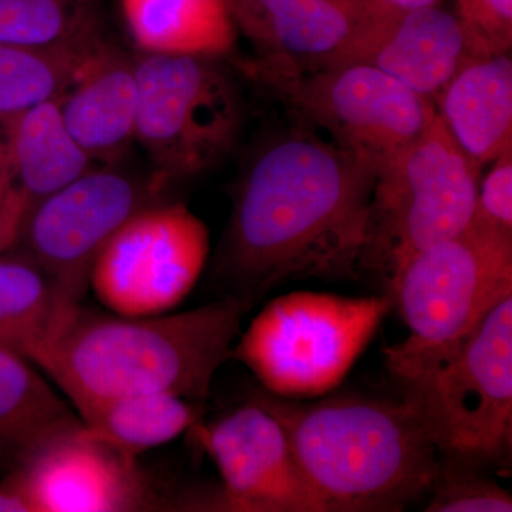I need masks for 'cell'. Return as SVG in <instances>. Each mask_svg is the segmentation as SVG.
<instances>
[{
	"label": "cell",
	"mask_w": 512,
	"mask_h": 512,
	"mask_svg": "<svg viewBox=\"0 0 512 512\" xmlns=\"http://www.w3.org/2000/svg\"><path fill=\"white\" fill-rule=\"evenodd\" d=\"M64 126L93 163H114L136 141L138 87L133 56L107 42L94 47L59 99Z\"/></svg>",
	"instance_id": "obj_15"
},
{
	"label": "cell",
	"mask_w": 512,
	"mask_h": 512,
	"mask_svg": "<svg viewBox=\"0 0 512 512\" xmlns=\"http://www.w3.org/2000/svg\"><path fill=\"white\" fill-rule=\"evenodd\" d=\"M377 171L298 124L245 165L217 271L231 295L259 299L299 278L348 279L363 268Z\"/></svg>",
	"instance_id": "obj_1"
},
{
	"label": "cell",
	"mask_w": 512,
	"mask_h": 512,
	"mask_svg": "<svg viewBox=\"0 0 512 512\" xmlns=\"http://www.w3.org/2000/svg\"><path fill=\"white\" fill-rule=\"evenodd\" d=\"M326 512L402 511L430 493L439 448L406 402L332 396L295 402L258 390Z\"/></svg>",
	"instance_id": "obj_3"
},
{
	"label": "cell",
	"mask_w": 512,
	"mask_h": 512,
	"mask_svg": "<svg viewBox=\"0 0 512 512\" xmlns=\"http://www.w3.org/2000/svg\"><path fill=\"white\" fill-rule=\"evenodd\" d=\"M440 3L441 0H369L359 30L402 18L407 13L416 12V10L440 6Z\"/></svg>",
	"instance_id": "obj_29"
},
{
	"label": "cell",
	"mask_w": 512,
	"mask_h": 512,
	"mask_svg": "<svg viewBox=\"0 0 512 512\" xmlns=\"http://www.w3.org/2000/svg\"><path fill=\"white\" fill-rule=\"evenodd\" d=\"M430 493L431 500L426 508L429 512L512 511V497L507 490L461 466L460 461L456 466H440Z\"/></svg>",
	"instance_id": "obj_25"
},
{
	"label": "cell",
	"mask_w": 512,
	"mask_h": 512,
	"mask_svg": "<svg viewBox=\"0 0 512 512\" xmlns=\"http://www.w3.org/2000/svg\"><path fill=\"white\" fill-rule=\"evenodd\" d=\"M256 302L229 295L191 311L138 318L73 303L30 362L72 407L143 393H170L204 404Z\"/></svg>",
	"instance_id": "obj_2"
},
{
	"label": "cell",
	"mask_w": 512,
	"mask_h": 512,
	"mask_svg": "<svg viewBox=\"0 0 512 512\" xmlns=\"http://www.w3.org/2000/svg\"><path fill=\"white\" fill-rule=\"evenodd\" d=\"M167 185L156 173L138 178L116 168H92L29 208L15 247L64 299L80 303L94 262L111 238L137 212L163 201Z\"/></svg>",
	"instance_id": "obj_10"
},
{
	"label": "cell",
	"mask_w": 512,
	"mask_h": 512,
	"mask_svg": "<svg viewBox=\"0 0 512 512\" xmlns=\"http://www.w3.org/2000/svg\"><path fill=\"white\" fill-rule=\"evenodd\" d=\"M104 35L53 47L0 43V124L46 101L60 99Z\"/></svg>",
	"instance_id": "obj_23"
},
{
	"label": "cell",
	"mask_w": 512,
	"mask_h": 512,
	"mask_svg": "<svg viewBox=\"0 0 512 512\" xmlns=\"http://www.w3.org/2000/svg\"><path fill=\"white\" fill-rule=\"evenodd\" d=\"M369 0H239L235 25L258 56L284 57L305 66L335 60L349 46Z\"/></svg>",
	"instance_id": "obj_16"
},
{
	"label": "cell",
	"mask_w": 512,
	"mask_h": 512,
	"mask_svg": "<svg viewBox=\"0 0 512 512\" xmlns=\"http://www.w3.org/2000/svg\"><path fill=\"white\" fill-rule=\"evenodd\" d=\"M221 477V488L194 510L326 512L306 480L288 434L254 399L190 430Z\"/></svg>",
	"instance_id": "obj_12"
},
{
	"label": "cell",
	"mask_w": 512,
	"mask_h": 512,
	"mask_svg": "<svg viewBox=\"0 0 512 512\" xmlns=\"http://www.w3.org/2000/svg\"><path fill=\"white\" fill-rule=\"evenodd\" d=\"M210 231L181 202H157L130 218L94 262L90 288L127 318L174 311L197 285Z\"/></svg>",
	"instance_id": "obj_11"
},
{
	"label": "cell",
	"mask_w": 512,
	"mask_h": 512,
	"mask_svg": "<svg viewBox=\"0 0 512 512\" xmlns=\"http://www.w3.org/2000/svg\"><path fill=\"white\" fill-rule=\"evenodd\" d=\"M13 190L33 204L92 170L93 160L69 133L59 99L0 124Z\"/></svg>",
	"instance_id": "obj_19"
},
{
	"label": "cell",
	"mask_w": 512,
	"mask_h": 512,
	"mask_svg": "<svg viewBox=\"0 0 512 512\" xmlns=\"http://www.w3.org/2000/svg\"><path fill=\"white\" fill-rule=\"evenodd\" d=\"M0 512H32L25 495L8 478L0 484Z\"/></svg>",
	"instance_id": "obj_30"
},
{
	"label": "cell",
	"mask_w": 512,
	"mask_h": 512,
	"mask_svg": "<svg viewBox=\"0 0 512 512\" xmlns=\"http://www.w3.org/2000/svg\"><path fill=\"white\" fill-rule=\"evenodd\" d=\"M6 254L0 255V348L30 362L74 302L25 255Z\"/></svg>",
	"instance_id": "obj_22"
},
{
	"label": "cell",
	"mask_w": 512,
	"mask_h": 512,
	"mask_svg": "<svg viewBox=\"0 0 512 512\" xmlns=\"http://www.w3.org/2000/svg\"><path fill=\"white\" fill-rule=\"evenodd\" d=\"M474 56L476 50L457 16L433 6L360 29L349 46L326 64H370L434 104Z\"/></svg>",
	"instance_id": "obj_14"
},
{
	"label": "cell",
	"mask_w": 512,
	"mask_h": 512,
	"mask_svg": "<svg viewBox=\"0 0 512 512\" xmlns=\"http://www.w3.org/2000/svg\"><path fill=\"white\" fill-rule=\"evenodd\" d=\"M138 52L224 56L237 39L227 0H121Z\"/></svg>",
	"instance_id": "obj_20"
},
{
	"label": "cell",
	"mask_w": 512,
	"mask_h": 512,
	"mask_svg": "<svg viewBox=\"0 0 512 512\" xmlns=\"http://www.w3.org/2000/svg\"><path fill=\"white\" fill-rule=\"evenodd\" d=\"M241 69L284 104L299 124L376 168L412 146L436 117L433 101L366 63L305 66L256 56Z\"/></svg>",
	"instance_id": "obj_4"
},
{
	"label": "cell",
	"mask_w": 512,
	"mask_h": 512,
	"mask_svg": "<svg viewBox=\"0 0 512 512\" xmlns=\"http://www.w3.org/2000/svg\"><path fill=\"white\" fill-rule=\"evenodd\" d=\"M454 15L478 56L511 52L512 0H456Z\"/></svg>",
	"instance_id": "obj_26"
},
{
	"label": "cell",
	"mask_w": 512,
	"mask_h": 512,
	"mask_svg": "<svg viewBox=\"0 0 512 512\" xmlns=\"http://www.w3.org/2000/svg\"><path fill=\"white\" fill-rule=\"evenodd\" d=\"M404 402L440 453L498 466L512 444V295L456 349L403 377Z\"/></svg>",
	"instance_id": "obj_7"
},
{
	"label": "cell",
	"mask_w": 512,
	"mask_h": 512,
	"mask_svg": "<svg viewBox=\"0 0 512 512\" xmlns=\"http://www.w3.org/2000/svg\"><path fill=\"white\" fill-rule=\"evenodd\" d=\"M390 284L409 336L383 356L400 380L456 349L512 295V238L468 225L412 256Z\"/></svg>",
	"instance_id": "obj_5"
},
{
	"label": "cell",
	"mask_w": 512,
	"mask_h": 512,
	"mask_svg": "<svg viewBox=\"0 0 512 512\" xmlns=\"http://www.w3.org/2000/svg\"><path fill=\"white\" fill-rule=\"evenodd\" d=\"M444 127L468 160L483 171L512 148V62L474 56L434 100Z\"/></svg>",
	"instance_id": "obj_17"
},
{
	"label": "cell",
	"mask_w": 512,
	"mask_h": 512,
	"mask_svg": "<svg viewBox=\"0 0 512 512\" xmlns=\"http://www.w3.org/2000/svg\"><path fill=\"white\" fill-rule=\"evenodd\" d=\"M393 305L392 296H278L239 333L231 359L247 366L274 396H320L348 376Z\"/></svg>",
	"instance_id": "obj_6"
},
{
	"label": "cell",
	"mask_w": 512,
	"mask_h": 512,
	"mask_svg": "<svg viewBox=\"0 0 512 512\" xmlns=\"http://www.w3.org/2000/svg\"><path fill=\"white\" fill-rule=\"evenodd\" d=\"M32 512H120L163 508L136 458L86 427L59 434L6 476Z\"/></svg>",
	"instance_id": "obj_13"
},
{
	"label": "cell",
	"mask_w": 512,
	"mask_h": 512,
	"mask_svg": "<svg viewBox=\"0 0 512 512\" xmlns=\"http://www.w3.org/2000/svg\"><path fill=\"white\" fill-rule=\"evenodd\" d=\"M26 212L28 204L18 191L13 190L0 200V255L15 248Z\"/></svg>",
	"instance_id": "obj_28"
},
{
	"label": "cell",
	"mask_w": 512,
	"mask_h": 512,
	"mask_svg": "<svg viewBox=\"0 0 512 512\" xmlns=\"http://www.w3.org/2000/svg\"><path fill=\"white\" fill-rule=\"evenodd\" d=\"M82 424L32 362L0 348V473L8 476L47 441Z\"/></svg>",
	"instance_id": "obj_18"
},
{
	"label": "cell",
	"mask_w": 512,
	"mask_h": 512,
	"mask_svg": "<svg viewBox=\"0 0 512 512\" xmlns=\"http://www.w3.org/2000/svg\"><path fill=\"white\" fill-rule=\"evenodd\" d=\"M227 2H228L229 10H232V9H234V6L237 5L239 0H227Z\"/></svg>",
	"instance_id": "obj_32"
},
{
	"label": "cell",
	"mask_w": 512,
	"mask_h": 512,
	"mask_svg": "<svg viewBox=\"0 0 512 512\" xmlns=\"http://www.w3.org/2000/svg\"><path fill=\"white\" fill-rule=\"evenodd\" d=\"M201 407L175 394L143 393L87 400L73 409L92 436L137 460L200 423Z\"/></svg>",
	"instance_id": "obj_21"
},
{
	"label": "cell",
	"mask_w": 512,
	"mask_h": 512,
	"mask_svg": "<svg viewBox=\"0 0 512 512\" xmlns=\"http://www.w3.org/2000/svg\"><path fill=\"white\" fill-rule=\"evenodd\" d=\"M470 225L512 238V148L495 158L480 180Z\"/></svg>",
	"instance_id": "obj_27"
},
{
	"label": "cell",
	"mask_w": 512,
	"mask_h": 512,
	"mask_svg": "<svg viewBox=\"0 0 512 512\" xmlns=\"http://www.w3.org/2000/svg\"><path fill=\"white\" fill-rule=\"evenodd\" d=\"M12 191V180H10L8 161H6L5 138L0 128V200Z\"/></svg>",
	"instance_id": "obj_31"
},
{
	"label": "cell",
	"mask_w": 512,
	"mask_h": 512,
	"mask_svg": "<svg viewBox=\"0 0 512 512\" xmlns=\"http://www.w3.org/2000/svg\"><path fill=\"white\" fill-rule=\"evenodd\" d=\"M104 35L99 0H0V43L53 47Z\"/></svg>",
	"instance_id": "obj_24"
},
{
	"label": "cell",
	"mask_w": 512,
	"mask_h": 512,
	"mask_svg": "<svg viewBox=\"0 0 512 512\" xmlns=\"http://www.w3.org/2000/svg\"><path fill=\"white\" fill-rule=\"evenodd\" d=\"M138 87L136 141L168 184L210 170L231 153L244 104L218 57L133 56Z\"/></svg>",
	"instance_id": "obj_8"
},
{
	"label": "cell",
	"mask_w": 512,
	"mask_h": 512,
	"mask_svg": "<svg viewBox=\"0 0 512 512\" xmlns=\"http://www.w3.org/2000/svg\"><path fill=\"white\" fill-rule=\"evenodd\" d=\"M481 170L448 134L439 114L373 188L363 266L387 278L412 256L464 231L476 205Z\"/></svg>",
	"instance_id": "obj_9"
}]
</instances>
